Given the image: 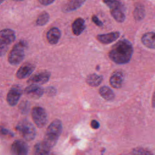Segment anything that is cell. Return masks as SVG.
Segmentation results:
<instances>
[{
	"mask_svg": "<svg viewBox=\"0 0 155 155\" xmlns=\"http://www.w3.org/2000/svg\"><path fill=\"white\" fill-rule=\"evenodd\" d=\"M28 152V147L22 140H16L11 145L10 153L12 155H27Z\"/></svg>",
	"mask_w": 155,
	"mask_h": 155,
	"instance_id": "9c48e42d",
	"label": "cell"
},
{
	"mask_svg": "<svg viewBox=\"0 0 155 155\" xmlns=\"http://www.w3.org/2000/svg\"><path fill=\"white\" fill-rule=\"evenodd\" d=\"M54 1H51V0H42V1H39V2L41 4L43 5H50L52 3H53Z\"/></svg>",
	"mask_w": 155,
	"mask_h": 155,
	"instance_id": "4dcf8cb0",
	"label": "cell"
},
{
	"mask_svg": "<svg viewBox=\"0 0 155 155\" xmlns=\"http://www.w3.org/2000/svg\"><path fill=\"white\" fill-rule=\"evenodd\" d=\"M133 16L136 20H142L145 16L144 7L142 4H137L133 12Z\"/></svg>",
	"mask_w": 155,
	"mask_h": 155,
	"instance_id": "603a6c76",
	"label": "cell"
},
{
	"mask_svg": "<svg viewBox=\"0 0 155 155\" xmlns=\"http://www.w3.org/2000/svg\"><path fill=\"white\" fill-rule=\"evenodd\" d=\"M51 148L44 141L36 143L34 147L35 155H49Z\"/></svg>",
	"mask_w": 155,
	"mask_h": 155,
	"instance_id": "2e32d148",
	"label": "cell"
},
{
	"mask_svg": "<svg viewBox=\"0 0 155 155\" xmlns=\"http://www.w3.org/2000/svg\"><path fill=\"white\" fill-rule=\"evenodd\" d=\"M22 94V90L19 85H13L8 91L7 95V102L10 106L16 105L21 95Z\"/></svg>",
	"mask_w": 155,
	"mask_h": 155,
	"instance_id": "52a82bcc",
	"label": "cell"
},
{
	"mask_svg": "<svg viewBox=\"0 0 155 155\" xmlns=\"http://www.w3.org/2000/svg\"><path fill=\"white\" fill-rule=\"evenodd\" d=\"M152 105L153 107H155V92L153 96V99H152Z\"/></svg>",
	"mask_w": 155,
	"mask_h": 155,
	"instance_id": "1f68e13d",
	"label": "cell"
},
{
	"mask_svg": "<svg viewBox=\"0 0 155 155\" xmlns=\"http://www.w3.org/2000/svg\"><path fill=\"white\" fill-rule=\"evenodd\" d=\"M49 18H50L49 14L46 12H42L38 16L37 19L36 21V23L38 25H39V26L44 25L48 22Z\"/></svg>",
	"mask_w": 155,
	"mask_h": 155,
	"instance_id": "cb8c5ba5",
	"label": "cell"
},
{
	"mask_svg": "<svg viewBox=\"0 0 155 155\" xmlns=\"http://www.w3.org/2000/svg\"><path fill=\"white\" fill-rule=\"evenodd\" d=\"M31 117L36 125L39 128L44 127L48 122V115L41 107H35L31 110Z\"/></svg>",
	"mask_w": 155,
	"mask_h": 155,
	"instance_id": "8992f818",
	"label": "cell"
},
{
	"mask_svg": "<svg viewBox=\"0 0 155 155\" xmlns=\"http://www.w3.org/2000/svg\"><path fill=\"white\" fill-rule=\"evenodd\" d=\"M133 48L130 41L125 39L119 40L108 53L110 59L117 64L128 63L132 57Z\"/></svg>",
	"mask_w": 155,
	"mask_h": 155,
	"instance_id": "6da1fadb",
	"label": "cell"
},
{
	"mask_svg": "<svg viewBox=\"0 0 155 155\" xmlns=\"http://www.w3.org/2000/svg\"><path fill=\"white\" fill-rule=\"evenodd\" d=\"M124 79V73L120 71H116L111 76L110 78V84L114 88H120L122 86Z\"/></svg>",
	"mask_w": 155,
	"mask_h": 155,
	"instance_id": "4fadbf2b",
	"label": "cell"
},
{
	"mask_svg": "<svg viewBox=\"0 0 155 155\" xmlns=\"http://www.w3.org/2000/svg\"><path fill=\"white\" fill-rule=\"evenodd\" d=\"M45 92L47 95L54 96L56 93V90L53 87H50L45 90Z\"/></svg>",
	"mask_w": 155,
	"mask_h": 155,
	"instance_id": "4316f807",
	"label": "cell"
},
{
	"mask_svg": "<svg viewBox=\"0 0 155 155\" xmlns=\"http://www.w3.org/2000/svg\"><path fill=\"white\" fill-rule=\"evenodd\" d=\"M16 130L27 141L33 140L36 136V132L34 125L27 119L19 121L16 126Z\"/></svg>",
	"mask_w": 155,
	"mask_h": 155,
	"instance_id": "277c9868",
	"label": "cell"
},
{
	"mask_svg": "<svg viewBox=\"0 0 155 155\" xmlns=\"http://www.w3.org/2000/svg\"><path fill=\"white\" fill-rule=\"evenodd\" d=\"M120 36V33L119 31H113L105 34L98 35L96 36L97 40L104 44H110L115 41Z\"/></svg>",
	"mask_w": 155,
	"mask_h": 155,
	"instance_id": "7c38bea8",
	"label": "cell"
},
{
	"mask_svg": "<svg viewBox=\"0 0 155 155\" xmlns=\"http://www.w3.org/2000/svg\"><path fill=\"white\" fill-rule=\"evenodd\" d=\"M61 36V30L57 27H52L51 28L47 33L46 37L48 42L51 44L54 45L56 44Z\"/></svg>",
	"mask_w": 155,
	"mask_h": 155,
	"instance_id": "5bb4252c",
	"label": "cell"
},
{
	"mask_svg": "<svg viewBox=\"0 0 155 155\" xmlns=\"http://www.w3.org/2000/svg\"><path fill=\"white\" fill-rule=\"evenodd\" d=\"M1 134H4V135H8V136H13V134L10 130H8L5 128H3L2 127H1Z\"/></svg>",
	"mask_w": 155,
	"mask_h": 155,
	"instance_id": "f1b7e54d",
	"label": "cell"
},
{
	"mask_svg": "<svg viewBox=\"0 0 155 155\" xmlns=\"http://www.w3.org/2000/svg\"><path fill=\"white\" fill-rule=\"evenodd\" d=\"M110 13L113 18L118 22H122L125 19V15L122 9H111Z\"/></svg>",
	"mask_w": 155,
	"mask_h": 155,
	"instance_id": "7402d4cb",
	"label": "cell"
},
{
	"mask_svg": "<svg viewBox=\"0 0 155 155\" xmlns=\"http://www.w3.org/2000/svg\"><path fill=\"white\" fill-rule=\"evenodd\" d=\"M35 69V65L31 63L22 64L18 70L16 76L18 79H24L29 76Z\"/></svg>",
	"mask_w": 155,
	"mask_h": 155,
	"instance_id": "8fae6325",
	"label": "cell"
},
{
	"mask_svg": "<svg viewBox=\"0 0 155 155\" xmlns=\"http://www.w3.org/2000/svg\"><path fill=\"white\" fill-rule=\"evenodd\" d=\"M62 131V124L59 119L53 120L47 128L44 141L50 147H54Z\"/></svg>",
	"mask_w": 155,
	"mask_h": 155,
	"instance_id": "7a4b0ae2",
	"label": "cell"
},
{
	"mask_svg": "<svg viewBox=\"0 0 155 155\" xmlns=\"http://www.w3.org/2000/svg\"><path fill=\"white\" fill-rule=\"evenodd\" d=\"M51 74L48 71L43 70L39 72H37L34 75L31 76L27 82L31 84L35 85H41L47 83L50 79Z\"/></svg>",
	"mask_w": 155,
	"mask_h": 155,
	"instance_id": "ba28073f",
	"label": "cell"
},
{
	"mask_svg": "<svg viewBox=\"0 0 155 155\" xmlns=\"http://www.w3.org/2000/svg\"><path fill=\"white\" fill-rule=\"evenodd\" d=\"M19 109L22 113H23V114L27 113L29 109V104H28V102L27 101H22V102H21V104L19 105Z\"/></svg>",
	"mask_w": 155,
	"mask_h": 155,
	"instance_id": "484cf974",
	"label": "cell"
},
{
	"mask_svg": "<svg viewBox=\"0 0 155 155\" xmlns=\"http://www.w3.org/2000/svg\"><path fill=\"white\" fill-rule=\"evenodd\" d=\"M27 48V42L25 41L21 40L17 42L9 53L8 57V62L13 65H16L21 63L25 57Z\"/></svg>",
	"mask_w": 155,
	"mask_h": 155,
	"instance_id": "3957f363",
	"label": "cell"
},
{
	"mask_svg": "<svg viewBox=\"0 0 155 155\" xmlns=\"http://www.w3.org/2000/svg\"><path fill=\"white\" fill-rule=\"evenodd\" d=\"M71 27L74 35L76 36L80 35L84 31L86 27L84 19L82 18H78L73 22Z\"/></svg>",
	"mask_w": 155,
	"mask_h": 155,
	"instance_id": "9a60e30c",
	"label": "cell"
},
{
	"mask_svg": "<svg viewBox=\"0 0 155 155\" xmlns=\"http://www.w3.org/2000/svg\"><path fill=\"white\" fill-rule=\"evenodd\" d=\"M91 20L98 27H102L103 25L102 22L96 15H93L91 17Z\"/></svg>",
	"mask_w": 155,
	"mask_h": 155,
	"instance_id": "83f0119b",
	"label": "cell"
},
{
	"mask_svg": "<svg viewBox=\"0 0 155 155\" xmlns=\"http://www.w3.org/2000/svg\"><path fill=\"white\" fill-rule=\"evenodd\" d=\"M100 95L106 101H111L114 99L115 94L113 90L107 86H103L99 90Z\"/></svg>",
	"mask_w": 155,
	"mask_h": 155,
	"instance_id": "ffe728a7",
	"label": "cell"
},
{
	"mask_svg": "<svg viewBox=\"0 0 155 155\" xmlns=\"http://www.w3.org/2000/svg\"><path fill=\"white\" fill-rule=\"evenodd\" d=\"M24 93L30 98L37 99L42 96L44 90L38 85L31 84L25 88Z\"/></svg>",
	"mask_w": 155,
	"mask_h": 155,
	"instance_id": "30bf717a",
	"label": "cell"
},
{
	"mask_svg": "<svg viewBox=\"0 0 155 155\" xmlns=\"http://www.w3.org/2000/svg\"><path fill=\"white\" fill-rule=\"evenodd\" d=\"M142 44L148 48L155 49V33L148 32L144 34L141 39Z\"/></svg>",
	"mask_w": 155,
	"mask_h": 155,
	"instance_id": "e0dca14e",
	"label": "cell"
},
{
	"mask_svg": "<svg viewBox=\"0 0 155 155\" xmlns=\"http://www.w3.org/2000/svg\"><path fill=\"white\" fill-rule=\"evenodd\" d=\"M104 2L111 9H123L122 3L119 1H104Z\"/></svg>",
	"mask_w": 155,
	"mask_h": 155,
	"instance_id": "d4e9b609",
	"label": "cell"
},
{
	"mask_svg": "<svg viewBox=\"0 0 155 155\" xmlns=\"http://www.w3.org/2000/svg\"><path fill=\"white\" fill-rule=\"evenodd\" d=\"M85 1L81 0H72L67 2L62 7V10L64 12H70L80 8Z\"/></svg>",
	"mask_w": 155,
	"mask_h": 155,
	"instance_id": "ac0fdd59",
	"label": "cell"
},
{
	"mask_svg": "<svg viewBox=\"0 0 155 155\" xmlns=\"http://www.w3.org/2000/svg\"><path fill=\"white\" fill-rule=\"evenodd\" d=\"M90 125H91V128H93V129H97L100 127V124H99V122L97 121L96 120H92L91 121Z\"/></svg>",
	"mask_w": 155,
	"mask_h": 155,
	"instance_id": "f546056e",
	"label": "cell"
},
{
	"mask_svg": "<svg viewBox=\"0 0 155 155\" xmlns=\"http://www.w3.org/2000/svg\"><path fill=\"white\" fill-rule=\"evenodd\" d=\"M16 38L15 31L10 28L1 30L0 32V53L2 56L8 50V45L12 44Z\"/></svg>",
	"mask_w": 155,
	"mask_h": 155,
	"instance_id": "5b68a950",
	"label": "cell"
},
{
	"mask_svg": "<svg viewBox=\"0 0 155 155\" xmlns=\"http://www.w3.org/2000/svg\"><path fill=\"white\" fill-rule=\"evenodd\" d=\"M102 80L103 78L102 76L93 73L89 74L87 77L86 82L87 84L91 87H97L101 84Z\"/></svg>",
	"mask_w": 155,
	"mask_h": 155,
	"instance_id": "d6986e66",
	"label": "cell"
},
{
	"mask_svg": "<svg viewBox=\"0 0 155 155\" xmlns=\"http://www.w3.org/2000/svg\"><path fill=\"white\" fill-rule=\"evenodd\" d=\"M120 155H154L151 151L142 147H138L126 153H124Z\"/></svg>",
	"mask_w": 155,
	"mask_h": 155,
	"instance_id": "44dd1931",
	"label": "cell"
}]
</instances>
